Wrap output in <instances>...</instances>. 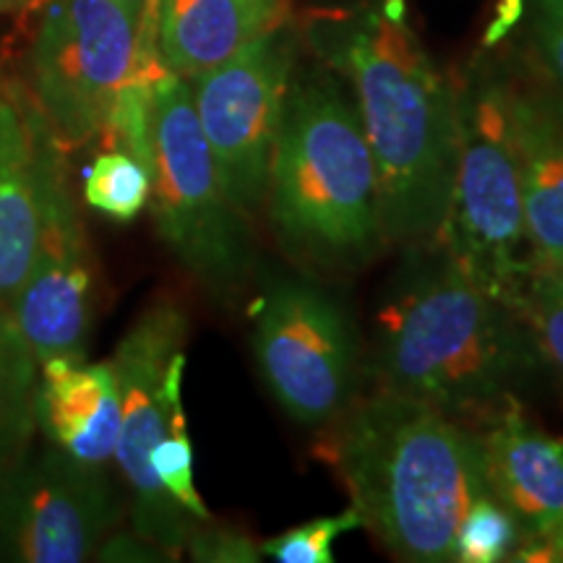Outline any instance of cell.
Here are the masks:
<instances>
[{"label": "cell", "mask_w": 563, "mask_h": 563, "mask_svg": "<svg viewBox=\"0 0 563 563\" xmlns=\"http://www.w3.org/2000/svg\"><path fill=\"white\" fill-rule=\"evenodd\" d=\"M42 3H45V0H0V11H24Z\"/></svg>", "instance_id": "484cf974"}, {"label": "cell", "mask_w": 563, "mask_h": 563, "mask_svg": "<svg viewBox=\"0 0 563 563\" xmlns=\"http://www.w3.org/2000/svg\"><path fill=\"white\" fill-rule=\"evenodd\" d=\"M300 34L352 91L376 165L386 241L433 249L454 180L456 84L412 30L407 0L313 11Z\"/></svg>", "instance_id": "6da1fadb"}, {"label": "cell", "mask_w": 563, "mask_h": 563, "mask_svg": "<svg viewBox=\"0 0 563 563\" xmlns=\"http://www.w3.org/2000/svg\"><path fill=\"white\" fill-rule=\"evenodd\" d=\"M485 481L517 519V563H563V435L543 431L519 402H506L475 426Z\"/></svg>", "instance_id": "4fadbf2b"}, {"label": "cell", "mask_w": 563, "mask_h": 563, "mask_svg": "<svg viewBox=\"0 0 563 563\" xmlns=\"http://www.w3.org/2000/svg\"><path fill=\"white\" fill-rule=\"evenodd\" d=\"M150 129L154 228L209 298L232 302L256 264L251 222L224 194L183 76L162 70L152 81Z\"/></svg>", "instance_id": "8992f818"}, {"label": "cell", "mask_w": 563, "mask_h": 563, "mask_svg": "<svg viewBox=\"0 0 563 563\" xmlns=\"http://www.w3.org/2000/svg\"><path fill=\"white\" fill-rule=\"evenodd\" d=\"M292 58V34L279 26L188 81L224 194L249 222L264 211Z\"/></svg>", "instance_id": "30bf717a"}, {"label": "cell", "mask_w": 563, "mask_h": 563, "mask_svg": "<svg viewBox=\"0 0 563 563\" xmlns=\"http://www.w3.org/2000/svg\"><path fill=\"white\" fill-rule=\"evenodd\" d=\"M363 527L361 514L355 509L319 517L311 522L264 540L262 553L277 563H334V540Z\"/></svg>", "instance_id": "603a6c76"}, {"label": "cell", "mask_w": 563, "mask_h": 563, "mask_svg": "<svg viewBox=\"0 0 563 563\" xmlns=\"http://www.w3.org/2000/svg\"><path fill=\"white\" fill-rule=\"evenodd\" d=\"M292 16L290 0H159L157 55L191 81Z\"/></svg>", "instance_id": "e0dca14e"}, {"label": "cell", "mask_w": 563, "mask_h": 563, "mask_svg": "<svg viewBox=\"0 0 563 563\" xmlns=\"http://www.w3.org/2000/svg\"><path fill=\"white\" fill-rule=\"evenodd\" d=\"M186 553L199 563H256L264 559L262 545L249 532L207 522H196L188 532Z\"/></svg>", "instance_id": "d4e9b609"}, {"label": "cell", "mask_w": 563, "mask_h": 563, "mask_svg": "<svg viewBox=\"0 0 563 563\" xmlns=\"http://www.w3.org/2000/svg\"><path fill=\"white\" fill-rule=\"evenodd\" d=\"M121 519L123 501L108 473L53 443L30 446L0 470V561H87Z\"/></svg>", "instance_id": "8fae6325"}, {"label": "cell", "mask_w": 563, "mask_h": 563, "mask_svg": "<svg viewBox=\"0 0 563 563\" xmlns=\"http://www.w3.org/2000/svg\"><path fill=\"white\" fill-rule=\"evenodd\" d=\"M40 363L24 334L0 306V470L32 446L37 428Z\"/></svg>", "instance_id": "ac0fdd59"}, {"label": "cell", "mask_w": 563, "mask_h": 563, "mask_svg": "<svg viewBox=\"0 0 563 563\" xmlns=\"http://www.w3.org/2000/svg\"><path fill=\"white\" fill-rule=\"evenodd\" d=\"M152 473L157 475L162 488L173 496V501L191 514L199 522H207L211 514L203 498L196 490L194 481V443L188 439V422L183 407L173 415L170 431L165 433L150 456Z\"/></svg>", "instance_id": "7402d4cb"}, {"label": "cell", "mask_w": 563, "mask_h": 563, "mask_svg": "<svg viewBox=\"0 0 563 563\" xmlns=\"http://www.w3.org/2000/svg\"><path fill=\"white\" fill-rule=\"evenodd\" d=\"M316 456L394 559L452 563L464 509L488 490L473 426L376 384L323 422Z\"/></svg>", "instance_id": "7a4b0ae2"}, {"label": "cell", "mask_w": 563, "mask_h": 563, "mask_svg": "<svg viewBox=\"0 0 563 563\" xmlns=\"http://www.w3.org/2000/svg\"><path fill=\"white\" fill-rule=\"evenodd\" d=\"M139 21L121 0H45L30 47L32 102L60 152L104 136L136 68Z\"/></svg>", "instance_id": "ba28073f"}, {"label": "cell", "mask_w": 563, "mask_h": 563, "mask_svg": "<svg viewBox=\"0 0 563 563\" xmlns=\"http://www.w3.org/2000/svg\"><path fill=\"white\" fill-rule=\"evenodd\" d=\"M253 352L282 410L321 428L357 391V342L340 300L302 279L272 285L256 306Z\"/></svg>", "instance_id": "9c48e42d"}, {"label": "cell", "mask_w": 563, "mask_h": 563, "mask_svg": "<svg viewBox=\"0 0 563 563\" xmlns=\"http://www.w3.org/2000/svg\"><path fill=\"white\" fill-rule=\"evenodd\" d=\"M121 3L125 5V9L131 11V16H133V19L141 21V13H144V5H146V0H121Z\"/></svg>", "instance_id": "4316f807"}, {"label": "cell", "mask_w": 563, "mask_h": 563, "mask_svg": "<svg viewBox=\"0 0 563 563\" xmlns=\"http://www.w3.org/2000/svg\"><path fill=\"white\" fill-rule=\"evenodd\" d=\"M37 428L74 460L108 467L121 435V389L110 361L53 357L40 363Z\"/></svg>", "instance_id": "2e32d148"}, {"label": "cell", "mask_w": 563, "mask_h": 563, "mask_svg": "<svg viewBox=\"0 0 563 563\" xmlns=\"http://www.w3.org/2000/svg\"><path fill=\"white\" fill-rule=\"evenodd\" d=\"M188 329L186 308L159 298L139 313L110 357L121 389V435L112 460L129 485L131 527L167 561L186 551L188 532L199 522L173 501L150 464L154 446L170 431L175 410L183 407Z\"/></svg>", "instance_id": "52a82bcc"}, {"label": "cell", "mask_w": 563, "mask_h": 563, "mask_svg": "<svg viewBox=\"0 0 563 563\" xmlns=\"http://www.w3.org/2000/svg\"><path fill=\"white\" fill-rule=\"evenodd\" d=\"M402 279L376 316L378 384L477 426L540 368L519 308L498 300L439 249Z\"/></svg>", "instance_id": "3957f363"}, {"label": "cell", "mask_w": 563, "mask_h": 563, "mask_svg": "<svg viewBox=\"0 0 563 563\" xmlns=\"http://www.w3.org/2000/svg\"><path fill=\"white\" fill-rule=\"evenodd\" d=\"M264 211L279 249L311 272H357L389 243L371 146L329 68L290 81Z\"/></svg>", "instance_id": "277c9868"}, {"label": "cell", "mask_w": 563, "mask_h": 563, "mask_svg": "<svg viewBox=\"0 0 563 563\" xmlns=\"http://www.w3.org/2000/svg\"><path fill=\"white\" fill-rule=\"evenodd\" d=\"M525 53L563 95V0H525Z\"/></svg>", "instance_id": "cb8c5ba5"}, {"label": "cell", "mask_w": 563, "mask_h": 563, "mask_svg": "<svg viewBox=\"0 0 563 563\" xmlns=\"http://www.w3.org/2000/svg\"><path fill=\"white\" fill-rule=\"evenodd\" d=\"M63 152L34 102L0 91V306H9L37 253Z\"/></svg>", "instance_id": "9a60e30c"}, {"label": "cell", "mask_w": 563, "mask_h": 563, "mask_svg": "<svg viewBox=\"0 0 563 563\" xmlns=\"http://www.w3.org/2000/svg\"><path fill=\"white\" fill-rule=\"evenodd\" d=\"M519 543H522V532H519L517 519L488 488L470 501L456 525L452 563L514 561Z\"/></svg>", "instance_id": "ffe728a7"}, {"label": "cell", "mask_w": 563, "mask_h": 563, "mask_svg": "<svg viewBox=\"0 0 563 563\" xmlns=\"http://www.w3.org/2000/svg\"><path fill=\"white\" fill-rule=\"evenodd\" d=\"M456 84V162L439 249L498 300L522 311L534 272L504 68L483 53Z\"/></svg>", "instance_id": "5b68a950"}, {"label": "cell", "mask_w": 563, "mask_h": 563, "mask_svg": "<svg viewBox=\"0 0 563 563\" xmlns=\"http://www.w3.org/2000/svg\"><path fill=\"white\" fill-rule=\"evenodd\" d=\"M152 175L123 150L97 154L84 173V201L115 222H131L150 207Z\"/></svg>", "instance_id": "d6986e66"}, {"label": "cell", "mask_w": 563, "mask_h": 563, "mask_svg": "<svg viewBox=\"0 0 563 563\" xmlns=\"http://www.w3.org/2000/svg\"><path fill=\"white\" fill-rule=\"evenodd\" d=\"M540 365H545L563 394V266H534L522 298Z\"/></svg>", "instance_id": "44dd1931"}, {"label": "cell", "mask_w": 563, "mask_h": 563, "mask_svg": "<svg viewBox=\"0 0 563 563\" xmlns=\"http://www.w3.org/2000/svg\"><path fill=\"white\" fill-rule=\"evenodd\" d=\"M501 68L534 266H563V95L525 51Z\"/></svg>", "instance_id": "5bb4252c"}, {"label": "cell", "mask_w": 563, "mask_h": 563, "mask_svg": "<svg viewBox=\"0 0 563 563\" xmlns=\"http://www.w3.org/2000/svg\"><path fill=\"white\" fill-rule=\"evenodd\" d=\"M95 258L60 167L47 191L34 262L5 308L37 363L84 357L95 319Z\"/></svg>", "instance_id": "7c38bea8"}]
</instances>
